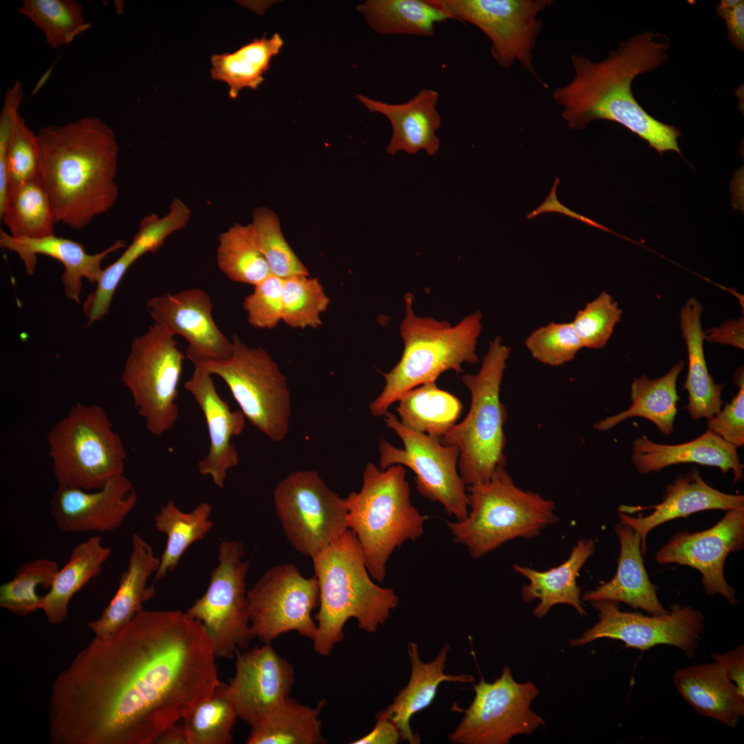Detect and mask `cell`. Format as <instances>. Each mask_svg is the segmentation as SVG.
<instances>
[{
	"label": "cell",
	"instance_id": "1",
	"mask_svg": "<svg viewBox=\"0 0 744 744\" xmlns=\"http://www.w3.org/2000/svg\"><path fill=\"white\" fill-rule=\"evenodd\" d=\"M214 645L180 610L138 612L55 677L52 744H152L220 685Z\"/></svg>",
	"mask_w": 744,
	"mask_h": 744
},
{
	"label": "cell",
	"instance_id": "2",
	"mask_svg": "<svg viewBox=\"0 0 744 744\" xmlns=\"http://www.w3.org/2000/svg\"><path fill=\"white\" fill-rule=\"evenodd\" d=\"M669 46L667 36L645 31L620 41L600 61L573 54V78L552 94L563 108L561 115L569 127L579 130L596 120L611 121L637 134L660 154L668 151L681 154L679 130L650 116L632 90L637 76L665 63Z\"/></svg>",
	"mask_w": 744,
	"mask_h": 744
},
{
	"label": "cell",
	"instance_id": "3",
	"mask_svg": "<svg viewBox=\"0 0 744 744\" xmlns=\"http://www.w3.org/2000/svg\"><path fill=\"white\" fill-rule=\"evenodd\" d=\"M37 136L39 176L56 223L82 230L114 207L118 145L107 123L83 117L43 127Z\"/></svg>",
	"mask_w": 744,
	"mask_h": 744
},
{
	"label": "cell",
	"instance_id": "4",
	"mask_svg": "<svg viewBox=\"0 0 744 744\" xmlns=\"http://www.w3.org/2000/svg\"><path fill=\"white\" fill-rule=\"evenodd\" d=\"M311 559L320 592L313 647L319 655L329 657L343 640L349 619H355L360 630L374 633L397 607L399 598L393 589L371 580L361 546L350 529Z\"/></svg>",
	"mask_w": 744,
	"mask_h": 744
},
{
	"label": "cell",
	"instance_id": "5",
	"mask_svg": "<svg viewBox=\"0 0 744 744\" xmlns=\"http://www.w3.org/2000/svg\"><path fill=\"white\" fill-rule=\"evenodd\" d=\"M413 296H404L406 314L400 325L404 350L400 360L389 372L382 373L385 384L380 394L369 404L374 417L384 416L389 407L408 391L435 382L445 371L459 374L464 363L479 362L477 338L482 329V315L475 311L451 325L446 321L417 316Z\"/></svg>",
	"mask_w": 744,
	"mask_h": 744
},
{
	"label": "cell",
	"instance_id": "6",
	"mask_svg": "<svg viewBox=\"0 0 744 744\" xmlns=\"http://www.w3.org/2000/svg\"><path fill=\"white\" fill-rule=\"evenodd\" d=\"M410 494L403 466L382 470L369 462L360 490L345 497L348 528L359 541L371 577L380 583L394 550L424 533L428 517L412 505Z\"/></svg>",
	"mask_w": 744,
	"mask_h": 744
},
{
	"label": "cell",
	"instance_id": "7",
	"mask_svg": "<svg viewBox=\"0 0 744 744\" xmlns=\"http://www.w3.org/2000/svg\"><path fill=\"white\" fill-rule=\"evenodd\" d=\"M466 517L448 521L455 543L479 558L517 538H532L559 520L554 502L517 486L506 466L486 481L466 486Z\"/></svg>",
	"mask_w": 744,
	"mask_h": 744
},
{
	"label": "cell",
	"instance_id": "8",
	"mask_svg": "<svg viewBox=\"0 0 744 744\" xmlns=\"http://www.w3.org/2000/svg\"><path fill=\"white\" fill-rule=\"evenodd\" d=\"M510 353L498 336L490 343L479 371L462 376L471 393L470 409L441 439L443 444L458 448L457 468L466 486L488 480L498 466H506L508 413L500 400V387Z\"/></svg>",
	"mask_w": 744,
	"mask_h": 744
},
{
	"label": "cell",
	"instance_id": "9",
	"mask_svg": "<svg viewBox=\"0 0 744 744\" xmlns=\"http://www.w3.org/2000/svg\"><path fill=\"white\" fill-rule=\"evenodd\" d=\"M58 486L94 490L124 474L126 452L104 409L77 403L47 433Z\"/></svg>",
	"mask_w": 744,
	"mask_h": 744
},
{
	"label": "cell",
	"instance_id": "10",
	"mask_svg": "<svg viewBox=\"0 0 744 744\" xmlns=\"http://www.w3.org/2000/svg\"><path fill=\"white\" fill-rule=\"evenodd\" d=\"M231 342L229 359L194 366L219 376L245 418L271 440L282 441L291 413L286 378L263 348L250 347L236 334Z\"/></svg>",
	"mask_w": 744,
	"mask_h": 744
},
{
	"label": "cell",
	"instance_id": "11",
	"mask_svg": "<svg viewBox=\"0 0 744 744\" xmlns=\"http://www.w3.org/2000/svg\"><path fill=\"white\" fill-rule=\"evenodd\" d=\"M185 359L174 335L156 323L131 343L122 382L154 435L172 429L178 419L176 400Z\"/></svg>",
	"mask_w": 744,
	"mask_h": 744
},
{
	"label": "cell",
	"instance_id": "12",
	"mask_svg": "<svg viewBox=\"0 0 744 744\" xmlns=\"http://www.w3.org/2000/svg\"><path fill=\"white\" fill-rule=\"evenodd\" d=\"M244 553L239 541H220L218 564L211 570L208 588L187 611L201 623L216 658L232 659L254 637L246 583L249 563L242 559Z\"/></svg>",
	"mask_w": 744,
	"mask_h": 744
},
{
	"label": "cell",
	"instance_id": "13",
	"mask_svg": "<svg viewBox=\"0 0 744 744\" xmlns=\"http://www.w3.org/2000/svg\"><path fill=\"white\" fill-rule=\"evenodd\" d=\"M273 498L287 541L305 556L313 557L349 529L345 498L314 471L290 473L275 487Z\"/></svg>",
	"mask_w": 744,
	"mask_h": 744
},
{
	"label": "cell",
	"instance_id": "14",
	"mask_svg": "<svg viewBox=\"0 0 744 744\" xmlns=\"http://www.w3.org/2000/svg\"><path fill=\"white\" fill-rule=\"evenodd\" d=\"M384 417L386 426L400 438L404 448L380 440L379 468L384 470L402 465L410 468L415 475L416 489L420 495L442 504L447 514L457 521L465 519L468 498L466 485L457 468L458 448L411 430L392 413L388 411Z\"/></svg>",
	"mask_w": 744,
	"mask_h": 744
},
{
	"label": "cell",
	"instance_id": "15",
	"mask_svg": "<svg viewBox=\"0 0 744 744\" xmlns=\"http://www.w3.org/2000/svg\"><path fill=\"white\" fill-rule=\"evenodd\" d=\"M475 697L450 741L457 744H507L517 735L532 734L545 723L530 709L539 690L532 682L519 683L508 666L493 683L482 677Z\"/></svg>",
	"mask_w": 744,
	"mask_h": 744
},
{
	"label": "cell",
	"instance_id": "16",
	"mask_svg": "<svg viewBox=\"0 0 744 744\" xmlns=\"http://www.w3.org/2000/svg\"><path fill=\"white\" fill-rule=\"evenodd\" d=\"M453 19L471 23L489 39L490 54L502 67L515 62L537 77L533 52L543 23L540 12L552 0H433Z\"/></svg>",
	"mask_w": 744,
	"mask_h": 744
},
{
	"label": "cell",
	"instance_id": "17",
	"mask_svg": "<svg viewBox=\"0 0 744 744\" xmlns=\"http://www.w3.org/2000/svg\"><path fill=\"white\" fill-rule=\"evenodd\" d=\"M247 599L253 635L264 643L291 631L314 639L317 624L311 613L320 603L315 576L303 577L291 564L276 565L247 590Z\"/></svg>",
	"mask_w": 744,
	"mask_h": 744
},
{
	"label": "cell",
	"instance_id": "18",
	"mask_svg": "<svg viewBox=\"0 0 744 744\" xmlns=\"http://www.w3.org/2000/svg\"><path fill=\"white\" fill-rule=\"evenodd\" d=\"M591 603L598 612L599 621L580 637L571 640L572 646L608 638L623 642L626 648L641 651L657 645H672L691 659L705 628L703 613L688 606L673 604L665 614L646 616L621 611L616 601H593Z\"/></svg>",
	"mask_w": 744,
	"mask_h": 744
},
{
	"label": "cell",
	"instance_id": "19",
	"mask_svg": "<svg viewBox=\"0 0 744 744\" xmlns=\"http://www.w3.org/2000/svg\"><path fill=\"white\" fill-rule=\"evenodd\" d=\"M744 546V508L730 510L712 528L694 533H679L657 553L659 564H678L698 570L705 593L721 595L732 605L736 592L724 577L723 568L730 552Z\"/></svg>",
	"mask_w": 744,
	"mask_h": 744
},
{
	"label": "cell",
	"instance_id": "20",
	"mask_svg": "<svg viewBox=\"0 0 744 744\" xmlns=\"http://www.w3.org/2000/svg\"><path fill=\"white\" fill-rule=\"evenodd\" d=\"M147 309L154 323L187 341L185 356L194 366L231 356L232 342L215 322L213 304L204 290L190 289L153 297Z\"/></svg>",
	"mask_w": 744,
	"mask_h": 744
},
{
	"label": "cell",
	"instance_id": "21",
	"mask_svg": "<svg viewBox=\"0 0 744 744\" xmlns=\"http://www.w3.org/2000/svg\"><path fill=\"white\" fill-rule=\"evenodd\" d=\"M235 656L229 692L237 716L251 727L290 696L295 671L271 643Z\"/></svg>",
	"mask_w": 744,
	"mask_h": 744
},
{
	"label": "cell",
	"instance_id": "22",
	"mask_svg": "<svg viewBox=\"0 0 744 744\" xmlns=\"http://www.w3.org/2000/svg\"><path fill=\"white\" fill-rule=\"evenodd\" d=\"M137 500L132 482L123 474L94 490L58 486L51 497L50 510L63 532L107 533L122 524Z\"/></svg>",
	"mask_w": 744,
	"mask_h": 744
},
{
	"label": "cell",
	"instance_id": "23",
	"mask_svg": "<svg viewBox=\"0 0 744 744\" xmlns=\"http://www.w3.org/2000/svg\"><path fill=\"white\" fill-rule=\"evenodd\" d=\"M743 508V495L727 494L714 488L694 468L667 486L661 502L650 506L621 505L619 517L621 524L639 533L641 552L645 555L648 534L666 521L702 510Z\"/></svg>",
	"mask_w": 744,
	"mask_h": 744
},
{
	"label": "cell",
	"instance_id": "24",
	"mask_svg": "<svg viewBox=\"0 0 744 744\" xmlns=\"http://www.w3.org/2000/svg\"><path fill=\"white\" fill-rule=\"evenodd\" d=\"M190 216L191 211L185 203L175 198L163 216L151 214L141 220L130 245L113 263L103 269L95 290L85 300L83 311L87 318V326L108 313L114 292L130 267L144 254L156 252L170 235L187 225Z\"/></svg>",
	"mask_w": 744,
	"mask_h": 744
},
{
	"label": "cell",
	"instance_id": "25",
	"mask_svg": "<svg viewBox=\"0 0 744 744\" xmlns=\"http://www.w3.org/2000/svg\"><path fill=\"white\" fill-rule=\"evenodd\" d=\"M185 388L202 411L209 433V448L198 463L199 472L210 476L215 485L221 488L227 471L238 463L231 438L242 433L245 417L241 411L231 410L227 402L217 393L211 375L200 366H194Z\"/></svg>",
	"mask_w": 744,
	"mask_h": 744
},
{
	"label": "cell",
	"instance_id": "26",
	"mask_svg": "<svg viewBox=\"0 0 744 744\" xmlns=\"http://www.w3.org/2000/svg\"><path fill=\"white\" fill-rule=\"evenodd\" d=\"M0 245L19 256L29 276L35 271L39 254L59 261L64 268L61 280L65 296L80 304L82 280L86 278L91 283H97L103 273V260L112 252L125 247V242L118 240L103 251L89 254L82 244L70 239L55 235L39 238H17L1 229Z\"/></svg>",
	"mask_w": 744,
	"mask_h": 744
},
{
	"label": "cell",
	"instance_id": "27",
	"mask_svg": "<svg viewBox=\"0 0 744 744\" xmlns=\"http://www.w3.org/2000/svg\"><path fill=\"white\" fill-rule=\"evenodd\" d=\"M356 97L368 110L381 114L389 121L392 134L386 148L389 154L400 152L415 154L424 150L433 156L439 151L440 142L436 131L441 117L437 109V91L422 89L400 103H385L362 94Z\"/></svg>",
	"mask_w": 744,
	"mask_h": 744
},
{
	"label": "cell",
	"instance_id": "28",
	"mask_svg": "<svg viewBox=\"0 0 744 744\" xmlns=\"http://www.w3.org/2000/svg\"><path fill=\"white\" fill-rule=\"evenodd\" d=\"M736 448L709 430L693 440L677 444H658L643 436L633 441L631 459L642 474L683 463L718 467L724 474L732 470L736 483L743 479V465Z\"/></svg>",
	"mask_w": 744,
	"mask_h": 744
},
{
	"label": "cell",
	"instance_id": "29",
	"mask_svg": "<svg viewBox=\"0 0 744 744\" xmlns=\"http://www.w3.org/2000/svg\"><path fill=\"white\" fill-rule=\"evenodd\" d=\"M614 530L620 541L617 572L607 583L584 593L581 599L623 602L652 615L668 612L659 601L657 589L645 571L639 533L621 523L615 526Z\"/></svg>",
	"mask_w": 744,
	"mask_h": 744
},
{
	"label": "cell",
	"instance_id": "30",
	"mask_svg": "<svg viewBox=\"0 0 744 744\" xmlns=\"http://www.w3.org/2000/svg\"><path fill=\"white\" fill-rule=\"evenodd\" d=\"M160 561L152 547L134 533L128 564L120 577L114 595L100 617L87 623L94 636L105 637L116 632L143 609L145 602L155 596L154 586H147V581L158 570Z\"/></svg>",
	"mask_w": 744,
	"mask_h": 744
},
{
	"label": "cell",
	"instance_id": "31",
	"mask_svg": "<svg viewBox=\"0 0 744 744\" xmlns=\"http://www.w3.org/2000/svg\"><path fill=\"white\" fill-rule=\"evenodd\" d=\"M449 650V645L446 643L435 659L424 663L420 657L417 645L414 642L409 643L407 650L411 671L408 684L393 698V703L381 711L396 725L400 733V740L410 744L420 743V736L411 727L410 720L414 714L431 704L442 682L472 683L475 681L469 674L452 675L444 672Z\"/></svg>",
	"mask_w": 744,
	"mask_h": 744
},
{
	"label": "cell",
	"instance_id": "32",
	"mask_svg": "<svg viewBox=\"0 0 744 744\" xmlns=\"http://www.w3.org/2000/svg\"><path fill=\"white\" fill-rule=\"evenodd\" d=\"M678 692L697 712L730 727L744 714V696L714 661L681 668L673 676Z\"/></svg>",
	"mask_w": 744,
	"mask_h": 744
},
{
	"label": "cell",
	"instance_id": "33",
	"mask_svg": "<svg viewBox=\"0 0 744 744\" xmlns=\"http://www.w3.org/2000/svg\"><path fill=\"white\" fill-rule=\"evenodd\" d=\"M595 543L592 539H581L572 548L568 559L560 565L544 571L515 564L514 570L528 579L529 583L521 590L523 600L531 602L537 599L539 603L533 614L537 618L546 616L557 604L572 606L582 617L586 614L580 596L577 579L587 560L595 552Z\"/></svg>",
	"mask_w": 744,
	"mask_h": 744
},
{
	"label": "cell",
	"instance_id": "34",
	"mask_svg": "<svg viewBox=\"0 0 744 744\" xmlns=\"http://www.w3.org/2000/svg\"><path fill=\"white\" fill-rule=\"evenodd\" d=\"M703 307L690 298L681 307L680 324L688 355V371L683 388L688 392L686 410L694 420L709 418L721 409L723 384L714 382L710 375L703 351L705 333L701 326Z\"/></svg>",
	"mask_w": 744,
	"mask_h": 744
},
{
	"label": "cell",
	"instance_id": "35",
	"mask_svg": "<svg viewBox=\"0 0 744 744\" xmlns=\"http://www.w3.org/2000/svg\"><path fill=\"white\" fill-rule=\"evenodd\" d=\"M112 550L94 535L75 546L67 563L59 568L48 592L42 596L40 610L52 625L61 624L68 616L71 599L102 571Z\"/></svg>",
	"mask_w": 744,
	"mask_h": 744
},
{
	"label": "cell",
	"instance_id": "36",
	"mask_svg": "<svg viewBox=\"0 0 744 744\" xmlns=\"http://www.w3.org/2000/svg\"><path fill=\"white\" fill-rule=\"evenodd\" d=\"M683 369V362L674 364L664 375L650 379L645 375L635 378L630 385L631 406L616 415L601 420L594 424L599 431H608L621 422L634 417H640L653 422L660 431L670 435L679 400L676 381Z\"/></svg>",
	"mask_w": 744,
	"mask_h": 744
},
{
	"label": "cell",
	"instance_id": "37",
	"mask_svg": "<svg viewBox=\"0 0 744 744\" xmlns=\"http://www.w3.org/2000/svg\"><path fill=\"white\" fill-rule=\"evenodd\" d=\"M325 700L311 707L289 696L256 724L247 744H324L320 713Z\"/></svg>",
	"mask_w": 744,
	"mask_h": 744
},
{
	"label": "cell",
	"instance_id": "38",
	"mask_svg": "<svg viewBox=\"0 0 744 744\" xmlns=\"http://www.w3.org/2000/svg\"><path fill=\"white\" fill-rule=\"evenodd\" d=\"M357 10L379 34L432 37L437 23L453 17L433 0H367Z\"/></svg>",
	"mask_w": 744,
	"mask_h": 744
},
{
	"label": "cell",
	"instance_id": "39",
	"mask_svg": "<svg viewBox=\"0 0 744 744\" xmlns=\"http://www.w3.org/2000/svg\"><path fill=\"white\" fill-rule=\"evenodd\" d=\"M283 45L281 36L275 33L269 38L265 35L254 39L233 52L214 54L211 57V77L227 85L232 99L245 88L256 90Z\"/></svg>",
	"mask_w": 744,
	"mask_h": 744
},
{
	"label": "cell",
	"instance_id": "40",
	"mask_svg": "<svg viewBox=\"0 0 744 744\" xmlns=\"http://www.w3.org/2000/svg\"><path fill=\"white\" fill-rule=\"evenodd\" d=\"M397 402V411L404 426L439 439L456 424L463 409L456 396L440 389L435 382L408 391Z\"/></svg>",
	"mask_w": 744,
	"mask_h": 744
},
{
	"label": "cell",
	"instance_id": "41",
	"mask_svg": "<svg viewBox=\"0 0 744 744\" xmlns=\"http://www.w3.org/2000/svg\"><path fill=\"white\" fill-rule=\"evenodd\" d=\"M212 508L209 503L203 502L191 512L185 513L172 500L161 506L154 517V526L167 535V542L155 573V581L161 580L172 571L187 549L206 536L214 526L209 519Z\"/></svg>",
	"mask_w": 744,
	"mask_h": 744
},
{
	"label": "cell",
	"instance_id": "42",
	"mask_svg": "<svg viewBox=\"0 0 744 744\" xmlns=\"http://www.w3.org/2000/svg\"><path fill=\"white\" fill-rule=\"evenodd\" d=\"M0 218L13 238L55 235L56 222L39 174L10 192Z\"/></svg>",
	"mask_w": 744,
	"mask_h": 744
},
{
	"label": "cell",
	"instance_id": "43",
	"mask_svg": "<svg viewBox=\"0 0 744 744\" xmlns=\"http://www.w3.org/2000/svg\"><path fill=\"white\" fill-rule=\"evenodd\" d=\"M216 259L220 271L234 282L255 286L271 274L251 223H234L220 234Z\"/></svg>",
	"mask_w": 744,
	"mask_h": 744
},
{
	"label": "cell",
	"instance_id": "44",
	"mask_svg": "<svg viewBox=\"0 0 744 744\" xmlns=\"http://www.w3.org/2000/svg\"><path fill=\"white\" fill-rule=\"evenodd\" d=\"M17 11L43 31L52 48L68 45L90 26L74 0H23Z\"/></svg>",
	"mask_w": 744,
	"mask_h": 744
},
{
	"label": "cell",
	"instance_id": "45",
	"mask_svg": "<svg viewBox=\"0 0 744 744\" xmlns=\"http://www.w3.org/2000/svg\"><path fill=\"white\" fill-rule=\"evenodd\" d=\"M237 714L228 684L220 682L213 693L183 719L189 744H230Z\"/></svg>",
	"mask_w": 744,
	"mask_h": 744
},
{
	"label": "cell",
	"instance_id": "46",
	"mask_svg": "<svg viewBox=\"0 0 744 744\" xmlns=\"http://www.w3.org/2000/svg\"><path fill=\"white\" fill-rule=\"evenodd\" d=\"M59 569L56 561L45 558L23 564L12 579L1 585L0 606L20 617L40 610L42 596L37 589L49 590Z\"/></svg>",
	"mask_w": 744,
	"mask_h": 744
},
{
	"label": "cell",
	"instance_id": "47",
	"mask_svg": "<svg viewBox=\"0 0 744 744\" xmlns=\"http://www.w3.org/2000/svg\"><path fill=\"white\" fill-rule=\"evenodd\" d=\"M256 243L267 261L271 274L285 279L309 276V271L287 242L277 214L271 209H255L251 223Z\"/></svg>",
	"mask_w": 744,
	"mask_h": 744
},
{
	"label": "cell",
	"instance_id": "48",
	"mask_svg": "<svg viewBox=\"0 0 744 744\" xmlns=\"http://www.w3.org/2000/svg\"><path fill=\"white\" fill-rule=\"evenodd\" d=\"M329 298L316 278L293 276L283 279L282 321L293 328H318Z\"/></svg>",
	"mask_w": 744,
	"mask_h": 744
},
{
	"label": "cell",
	"instance_id": "49",
	"mask_svg": "<svg viewBox=\"0 0 744 744\" xmlns=\"http://www.w3.org/2000/svg\"><path fill=\"white\" fill-rule=\"evenodd\" d=\"M621 315L618 303L606 291H602L577 311L571 323L583 348L601 349L611 337Z\"/></svg>",
	"mask_w": 744,
	"mask_h": 744
},
{
	"label": "cell",
	"instance_id": "50",
	"mask_svg": "<svg viewBox=\"0 0 744 744\" xmlns=\"http://www.w3.org/2000/svg\"><path fill=\"white\" fill-rule=\"evenodd\" d=\"M533 358L551 366L573 360L583 348L572 323L550 322L533 331L525 340Z\"/></svg>",
	"mask_w": 744,
	"mask_h": 744
},
{
	"label": "cell",
	"instance_id": "51",
	"mask_svg": "<svg viewBox=\"0 0 744 744\" xmlns=\"http://www.w3.org/2000/svg\"><path fill=\"white\" fill-rule=\"evenodd\" d=\"M39 174V148L37 134L19 114L12 128L7 156L8 194Z\"/></svg>",
	"mask_w": 744,
	"mask_h": 744
},
{
	"label": "cell",
	"instance_id": "52",
	"mask_svg": "<svg viewBox=\"0 0 744 744\" xmlns=\"http://www.w3.org/2000/svg\"><path fill=\"white\" fill-rule=\"evenodd\" d=\"M254 287L243 302L247 322L257 329H273L282 320L283 279L271 274Z\"/></svg>",
	"mask_w": 744,
	"mask_h": 744
},
{
	"label": "cell",
	"instance_id": "53",
	"mask_svg": "<svg viewBox=\"0 0 744 744\" xmlns=\"http://www.w3.org/2000/svg\"><path fill=\"white\" fill-rule=\"evenodd\" d=\"M735 380L739 390L730 402L707 420V430L734 446L744 444V380L743 370Z\"/></svg>",
	"mask_w": 744,
	"mask_h": 744
},
{
	"label": "cell",
	"instance_id": "54",
	"mask_svg": "<svg viewBox=\"0 0 744 744\" xmlns=\"http://www.w3.org/2000/svg\"><path fill=\"white\" fill-rule=\"evenodd\" d=\"M23 96L21 83L17 81L8 88L0 114V212L8 196L7 156L14 122Z\"/></svg>",
	"mask_w": 744,
	"mask_h": 744
},
{
	"label": "cell",
	"instance_id": "55",
	"mask_svg": "<svg viewBox=\"0 0 744 744\" xmlns=\"http://www.w3.org/2000/svg\"><path fill=\"white\" fill-rule=\"evenodd\" d=\"M716 13L724 19L731 43L740 51L744 49V1L722 0L716 7Z\"/></svg>",
	"mask_w": 744,
	"mask_h": 744
},
{
	"label": "cell",
	"instance_id": "56",
	"mask_svg": "<svg viewBox=\"0 0 744 744\" xmlns=\"http://www.w3.org/2000/svg\"><path fill=\"white\" fill-rule=\"evenodd\" d=\"M714 661L725 669L729 679L736 685L739 693L744 696V647L739 645L733 650L711 655Z\"/></svg>",
	"mask_w": 744,
	"mask_h": 744
},
{
	"label": "cell",
	"instance_id": "57",
	"mask_svg": "<svg viewBox=\"0 0 744 744\" xmlns=\"http://www.w3.org/2000/svg\"><path fill=\"white\" fill-rule=\"evenodd\" d=\"M400 733L396 725L380 711L376 714V723L366 735L351 742V744H397Z\"/></svg>",
	"mask_w": 744,
	"mask_h": 744
},
{
	"label": "cell",
	"instance_id": "58",
	"mask_svg": "<svg viewBox=\"0 0 744 744\" xmlns=\"http://www.w3.org/2000/svg\"><path fill=\"white\" fill-rule=\"evenodd\" d=\"M705 333V340L743 349V320L728 321Z\"/></svg>",
	"mask_w": 744,
	"mask_h": 744
},
{
	"label": "cell",
	"instance_id": "59",
	"mask_svg": "<svg viewBox=\"0 0 744 744\" xmlns=\"http://www.w3.org/2000/svg\"><path fill=\"white\" fill-rule=\"evenodd\" d=\"M156 744H189L187 733L183 725L178 723L167 728L156 740Z\"/></svg>",
	"mask_w": 744,
	"mask_h": 744
}]
</instances>
